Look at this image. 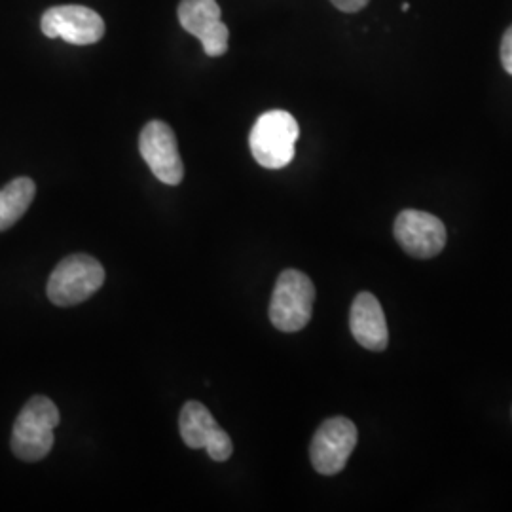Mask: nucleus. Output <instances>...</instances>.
<instances>
[{
	"label": "nucleus",
	"instance_id": "9b49d317",
	"mask_svg": "<svg viewBox=\"0 0 512 512\" xmlns=\"http://www.w3.org/2000/svg\"><path fill=\"white\" fill-rule=\"evenodd\" d=\"M349 329L353 338L370 351H384L389 342V330L382 304L374 294L359 293L349 313Z\"/></svg>",
	"mask_w": 512,
	"mask_h": 512
},
{
	"label": "nucleus",
	"instance_id": "20e7f679",
	"mask_svg": "<svg viewBox=\"0 0 512 512\" xmlns=\"http://www.w3.org/2000/svg\"><path fill=\"white\" fill-rule=\"evenodd\" d=\"M315 302V287L310 277L298 270H285L277 277L270 321L281 332H298L310 323Z\"/></svg>",
	"mask_w": 512,
	"mask_h": 512
},
{
	"label": "nucleus",
	"instance_id": "0eeeda50",
	"mask_svg": "<svg viewBox=\"0 0 512 512\" xmlns=\"http://www.w3.org/2000/svg\"><path fill=\"white\" fill-rule=\"evenodd\" d=\"M139 150L160 183L169 186L181 184L184 177L183 160L177 147V137L165 122H148L139 137Z\"/></svg>",
	"mask_w": 512,
	"mask_h": 512
},
{
	"label": "nucleus",
	"instance_id": "1a4fd4ad",
	"mask_svg": "<svg viewBox=\"0 0 512 512\" xmlns=\"http://www.w3.org/2000/svg\"><path fill=\"white\" fill-rule=\"evenodd\" d=\"M217 0H183L179 4V21L184 31L202 42L209 57H220L228 50L230 31L222 21Z\"/></svg>",
	"mask_w": 512,
	"mask_h": 512
},
{
	"label": "nucleus",
	"instance_id": "f03ea898",
	"mask_svg": "<svg viewBox=\"0 0 512 512\" xmlns=\"http://www.w3.org/2000/svg\"><path fill=\"white\" fill-rule=\"evenodd\" d=\"M300 137L298 122L287 110L264 112L249 135V147L256 162L266 169H283L293 162Z\"/></svg>",
	"mask_w": 512,
	"mask_h": 512
},
{
	"label": "nucleus",
	"instance_id": "39448f33",
	"mask_svg": "<svg viewBox=\"0 0 512 512\" xmlns=\"http://www.w3.org/2000/svg\"><path fill=\"white\" fill-rule=\"evenodd\" d=\"M357 427L348 418H330L325 421L311 440L310 458L319 475H338L357 446Z\"/></svg>",
	"mask_w": 512,
	"mask_h": 512
},
{
	"label": "nucleus",
	"instance_id": "f8f14e48",
	"mask_svg": "<svg viewBox=\"0 0 512 512\" xmlns=\"http://www.w3.org/2000/svg\"><path fill=\"white\" fill-rule=\"evenodd\" d=\"M37 194V184L29 177H18L0 190V232L12 228L18 222Z\"/></svg>",
	"mask_w": 512,
	"mask_h": 512
},
{
	"label": "nucleus",
	"instance_id": "2eb2a0df",
	"mask_svg": "<svg viewBox=\"0 0 512 512\" xmlns=\"http://www.w3.org/2000/svg\"><path fill=\"white\" fill-rule=\"evenodd\" d=\"M401 8H403L404 12H408V10H410V4H408V2H404Z\"/></svg>",
	"mask_w": 512,
	"mask_h": 512
},
{
	"label": "nucleus",
	"instance_id": "9d476101",
	"mask_svg": "<svg viewBox=\"0 0 512 512\" xmlns=\"http://www.w3.org/2000/svg\"><path fill=\"white\" fill-rule=\"evenodd\" d=\"M395 239L404 253L425 260L439 255L444 249L446 228L442 220L429 213L406 209L395 220Z\"/></svg>",
	"mask_w": 512,
	"mask_h": 512
},
{
	"label": "nucleus",
	"instance_id": "423d86ee",
	"mask_svg": "<svg viewBox=\"0 0 512 512\" xmlns=\"http://www.w3.org/2000/svg\"><path fill=\"white\" fill-rule=\"evenodd\" d=\"M40 29L48 38H63L74 46H90L105 35V21L88 6L67 4L46 10Z\"/></svg>",
	"mask_w": 512,
	"mask_h": 512
},
{
	"label": "nucleus",
	"instance_id": "ddd939ff",
	"mask_svg": "<svg viewBox=\"0 0 512 512\" xmlns=\"http://www.w3.org/2000/svg\"><path fill=\"white\" fill-rule=\"evenodd\" d=\"M501 63H503V69L512 76V25L501 40Z\"/></svg>",
	"mask_w": 512,
	"mask_h": 512
},
{
	"label": "nucleus",
	"instance_id": "4468645a",
	"mask_svg": "<svg viewBox=\"0 0 512 512\" xmlns=\"http://www.w3.org/2000/svg\"><path fill=\"white\" fill-rule=\"evenodd\" d=\"M338 10H342V12H346V14H355V12H359V10H363L366 4H368V0H330Z\"/></svg>",
	"mask_w": 512,
	"mask_h": 512
},
{
	"label": "nucleus",
	"instance_id": "6e6552de",
	"mask_svg": "<svg viewBox=\"0 0 512 512\" xmlns=\"http://www.w3.org/2000/svg\"><path fill=\"white\" fill-rule=\"evenodd\" d=\"M181 437L192 450L205 448L213 461H228L234 454V444L230 435L220 427L211 412L196 401H188L179 418Z\"/></svg>",
	"mask_w": 512,
	"mask_h": 512
},
{
	"label": "nucleus",
	"instance_id": "f257e3e1",
	"mask_svg": "<svg viewBox=\"0 0 512 512\" xmlns=\"http://www.w3.org/2000/svg\"><path fill=\"white\" fill-rule=\"evenodd\" d=\"M61 416L54 401L44 395H35L19 412L12 431V452L21 461H40L54 448V429Z\"/></svg>",
	"mask_w": 512,
	"mask_h": 512
},
{
	"label": "nucleus",
	"instance_id": "7ed1b4c3",
	"mask_svg": "<svg viewBox=\"0 0 512 512\" xmlns=\"http://www.w3.org/2000/svg\"><path fill=\"white\" fill-rule=\"evenodd\" d=\"M105 283V268L90 255H71L55 268L46 293L59 308H71L97 293Z\"/></svg>",
	"mask_w": 512,
	"mask_h": 512
}]
</instances>
